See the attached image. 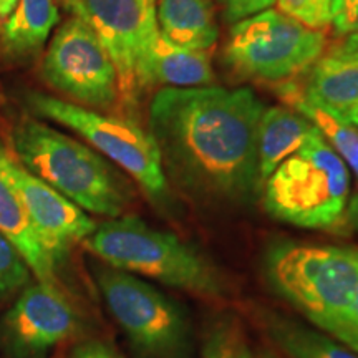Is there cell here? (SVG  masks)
<instances>
[{
    "instance_id": "cell-32",
    "label": "cell",
    "mask_w": 358,
    "mask_h": 358,
    "mask_svg": "<svg viewBox=\"0 0 358 358\" xmlns=\"http://www.w3.org/2000/svg\"><path fill=\"white\" fill-rule=\"evenodd\" d=\"M343 120H345V122H348L350 124H353L355 128H358V105L353 106V108L348 111Z\"/></svg>"
},
{
    "instance_id": "cell-27",
    "label": "cell",
    "mask_w": 358,
    "mask_h": 358,
    "mask_svg": "<svg viewBox=\"0 0 358 358\" xmlns=\"http://www.w3.org/2000/svg\"><path fill=\"white\" fill-rule=\"evenodd\" d=\"M342 342L350 347L352 350L358 352V285H357L355 299H353V303H352L350 317H348V322H347L345 335H343Z\"/></svg>"
},
{
    "instance_id": "cell-14",
    "label": "cell",
    "mask_w": 358,
    "mask_h": 358,
    "mask_svg": "<svg viewBox=\"0 0 358 358\" xmlns=\"http://www.w3.org/2000/svg\"><path fill=\"white\" fill-rule=\"evenodd\" d=\"M213 82L214 71L209 50L179 47L159 32L143 69V92L158 85L163 88H192L209 87Z\"/></svg>"
},
{
    "instance_id": "cell-17",
    "label": "cell",
    "mask_w": 358,
    "mask_h": 358,
    "mask_svg": "<svg viewBox=\"0 0 358 358\" xmlns=\"http://www.w3.org/2000/svg\"><path fill=\"white\" fill-rule=\"evenodd\" d=\"M259 320L267 337L290 358H358V352L332 335L284 313L264 310Z\"/></svg>"
},
{
    "instance_id": "cell-11",
    "label": "cell",
    "mask_w": 358,
    "mask_h": 358,
    "mask_svg": "<svg viewBox=\"0 0 358 358\" xmlns=\"http://www.w3.org/2000/svg\"><path fill=\"white\" fill-rule=\"evenodd\" d=\"M78 315L55 284L35 282L20 290L0 317V350L8 358H45L75 334Z\"/></svg>"
},
{
    "instance_id": "cell-22",
    "label": "cell",
    "mask_w": 358,
    "mask_h": 358,
    "mask_svg": "<svg viewBox=\"0 0 358 358\" xmlns=\"http://www.w3.org/2000/svg\"><path fill=\"white\" fill-rule=\"evenodd\" d=\"M275 3L277 10L310 29L324 30L332 24V0H275Z\"/></svg>"
},
{
    "instance_id": "cell-7",
    "label": "cell",
    "mask_w": 358,
    "mask_h": 358,
    "mask_svg": "<svg viewBox=\"0 0 358 358\" xmlns=\"http://www.w3.org/2000/svg\"><path fill=\"white\" fill-rule=\"evenodd\" d=\"M95 279L110 315L138 357L194 358V327L182 303L106 264L95 267Z\"/></svg>"
},
{
    "instance_id": "cell-33",
    "label": "cell",
    "mask_w": 358,
    "mask_h": 358,
    "mask_svg": "<svg viewBox=\"0 0 358 358\" xmlns=\"http://www.w3.org/2000/svg\"><path fill=\"white\" fill-rule=\"evenodd\" d=\"M334 47H335V45H334Z\"/></svg>"
},
{
    "instance_id": "cell-13",
    "label": "cell",
    "mask_w": 358,
    "mask_h": 358,
    "mask_svg": "<svg viewBox=\"0 0 358 358\" xmlns=\"http://www.w3.org/2000/svg\"><path fill=\"white\" fill-rule=\"evenodd\" d=\"M295 82L308 101L345 118L358 105V52L327 48L302 80Z\"/></svg>"
},
{
    "instance_id": "cell-30",
    "label": "cell",
    "mask_w": 358,
    "mask_h": 358,
    "mask_svg": "<svg viewBox=\"0 0 358 358\" xmlns=\"http://www.w3.org/2000/svg\"><path fill=\"white\" fill-rule=\"evenodd\" d=\"M236 358H274V355H271V353L264 352V350H256V348L244 345V343L241 342L239 348H237Z\"/></svg>"
},
{
    "instance_id": "cell-19",
    "label": "cell",
    "mask_w": 358,
    "mask_h": 358,
    "mask_svg": "<svg viewBox=\"0 0 358 358\" xmlns=\"http://www.w3.org/2000/svg\"><path fill=\"white\" fill-rule=\"evenodd\" d=\"M277 95L290 108L301 113L319 129L325 141L332 146V150L340 158L345 161L348 169L355 174L358 181V128L353 127L338 115L317 106L302 95L301 88L295 80L275 85Z\"/></svg>"
},
{
    "instance_id": "cell-15",
    "label": "cell",
    "mask_w": 358,
    "mask_h": 358,
    "mask_svg": "<svg viewBox=\"0 0 358 358\" xmlns=\"http://www.w3.org/2000/svg\"><path fill=\"white\" fill-rule=\"evenodd\" d=\"M164 38L191 50H211L217 40L213 0H155Z\"/></svg>"
},
{
    "instance_id": "cell-23",
    "label": "cell",
    "mask_w": 358,
    "mask_h": 358,
    "mask_svg": "<svg viewBox=\"0 0 358 358\" xmlns=\"http://www.w3.org/2000/svg\"><path fill=\"white\" fill-rule=\"evenodd\" d=\"M241 345L239 335L231 322H219L204 340L199 358H236Z\"/></svg>"
},
{
    "instance_id": "cell-29",
    "label": "cell",
    "mask_w": 358,
    "mask_h": 358,
    "mask_svg": "<svg viewBox=\"0 0 358 358\" xmlns=\"http://www.w3.org/2000/svg\"><path fill=\"white\" fill-rule=\"evenodd\" d=\"M335 47L342 48V50H347V52H358V20L357 24L353 25L350 32L342 35V38L335 43Z\"/></svg>"
},
{
    "instance_id": "cell-2",
    "label": "cell",
    "mask_w": 358,
    "mask_h": 358,
    "mask_svg": "<svg viewBox=\"0 0 358 358\" xmlns=\"http://www.w3.org/2000/svg\"><path fill=\"white\" fill-rule=\"evenodd\" d=\"M272 292L342 342L358 285V248L277 243L264 256Z\"/></svg>"
},
{
    "instance_id": "cell-24",
    "label": "cell",
    "mask_w": 358,
    "mask_h": 358,
    "mask_svg": "<svg viewBox=\"0 0 358 358\" xmlns=\"http://www.w3.org/2000/svg\"><path fill=\"white\" fill-rule=\"evenodd\" d=\"M224 7V17L231 24L254 15L262 10H267L275 3V0H221Z\"/></svg>"
},
{
    "instance_id": "cell-1",
    "label": "cell",
    "mask_w": 358,
    "mask_h": 358,
    "mask_svg": "<svg viewBox=\"0 0 358 358\" xmlns=\"http://www.w3.org/2000/svg\"><path fill=\"white\" fill-rule=\"evenodd\" d=\"M266 106L249 88H161L150 133L164 171L199 198L245 203L262 189L257 128Z\"/></svg>"
},
{
    "instance_id": "cell-25",
    "label": "cell",
    "mask_w": 358,
    "mask_h": 358,
    "mask_svg": "<svg viewBox=\"0 0 358 358\" xmlns=\"http://www.w3.org/2000/svg\"><path fill=\"white\" fill-rule=\"evenodd\" d=\"M358 20V0H332V24L338 35H345Z\"/></svg>"
},
{
    "instance_id": "cell-20",
    "label": "cell",
    "mask_w": 358,
    "mask_h": 358,
    "mask_svg": "<svg viewBox=\"0 0 358 358\" xmlns=\"http://www.w3.org/2000/svg\"><path fill=\"white\" fill-rule=\"evenodd\" d=\"M57 22L55 0H19L3 22V45L13 55H32L43 47Z\"/></svg>"
},
{
    "instance_id": "cell-26",
    "label": "cell",
    "mask_w": 358,
    "mask_h": 358,
    "mask_svg": "<svg viewBox=\"0 0 358 358\" xmlns=\"http://www.w3.org/2000/svg\"><path fill=\"white\" fill-rule=\"evenodd\" d=\"M70 358H123L116 348L103 340H85L70 353Z\"/></svg>"
},
{
    "instance_id": "cell-5",
    "label": "cell",
    "mask_w": 358,
    "mask_h": 358,
    "mask_svg": "<svg viewBox=\"0 0 358 358\" xmlns=\"http://www.w3.org/2000/svg\"><path fill=\"white\" fill-rule=\"evenodd\" d=\"M262 206L277 221L299 229L343 227L350 199V169L313 127L299 151L262 185Z\"/></svg>"
},
{
    "instance_id": "cell-10",
    "label": "cell",
    "mask_w": 358,
    "mask_h": 358,
    "mask_svg": "<svg viewBox=\"0 0 358 358\" xmlns=\"http://www.w3.org/2000/svg\"><path fill=\"white\" fill-rule=\"evenodd\" d=\"M42 78L85 108L106 113L120 105L113 60L96 34L75 15L53 34L42 60Z\"/></svg>"
},
{
    "instance_id": "cell-6",
    "label": "cell",
    "mask_w": 358,
    "mask_h": 358,
    "mask_svg": "<svg viewBox=\"0 0 358 358\" xmlns=\"http://www.w3.org/2000/svg\"><path fill=\"white\" fill-rule=\"evenodd\" d=\"M25 103L37 116L80 134L103 158L127 173L151 203L159 208L171 204V189L158 143L134 120L85 108L38 92L27 93Z\"/></svg>"
},
{
    "instance_id": "cell-31",
    "label": "cell",
    "mask_w": 358,
    "mask_h": 358,
    "mask_svg": "<svg viewBox=\"0 0 358 358\" xmlns=\"http://www.w3.org/2000/svg\"><path fill=\"white\" fill-rule=\"evenodd\" d=\"M19 0H0V20H7Z\"/></svg>"
},
{
    "instance_id": "cell-12",
    "label": "cell",
    "mask_w": 358,
    "mask_h": 358,
    "mask_svg": "<svg viewBox=\"0 0 358 358\" xmlns=\"http://www.w3.org/2000/svg\"><path fill=\"white\" fill-rule=\"evenodd\" d=\"M0 173L15 189L35 236L57 266L65 261L73 245L83 243L96 229L88 213L27 171L3 148H0Z\"/></svg>"
},
{
    "instance_id": "cell-9",
    "label": "cell",
    "mask_w": 358,
    "mask_h": 358,
    "mask_svg": "<svg viewBox=\"0 0 358 358\" xmlns=\"http://www.w3.org/2000/svg\"><path fill=\"white\" fill-rule=\"evenodd\" d=\"M106 48L118 75L120 105L136 106L145 62L159 35L155 0H65Z\"/></svg>"
},
{
    "instance_id": "cell-4",
    "label": "cell",
    "mask_w": 358,
    "mask_h": 358,
    "mask_svg": "<svg viewBox=\"0 0 358 358\" xmlns=\"http://www.w3.org/2000/svg\"><path fill=\"white\" fill-rule=\"evenodd\" d=\"M82 244L103 264L128 274L201 297L216 299L224 294L217 267L201 250L136 216L100 224Z\"/></svg>"
},
{
    "instance_id": "cell-21",
    "label": "cell",
    "mask_w": 358,
    "mask_h": 358,
    "mask_svg": "<svg viewBox=\"0 0 358 358\" xmlns=\"http://www.w3.org/2000/svg\"><path fill=\"white\" fill-rule=\"evenodd\" d=\"M32 275L20 250L0 232V301L27 287Z\"/></svg>"
},
{
    "instance_id": "cell-3",
    "label": "cell",
    "mask_w": 358,
    "mask_h": 358,
    "mask_svg": "<svg viewBox=\"0 0 358 358\" xmlns=\"http://www.w3.org/2000/svg\"><path fill=\"white\" fill-rule=\"evenodd\" d=\"M10 138L22 166L85 213L113 219L131 204L127 179L92 146L34 118L17 123Z\"/></svg>"
},
{
    "instance_id": "cell-28",
    "label": "cell",
    "mask_w": 358,
    "mask_h": 358,
    "mask_svg": "<svg viewBox=\"0 0 358 358\" xmlns=\"http://www.w3.org/2000/svg\"><path fill=\"white\" fill-rule=\"evenodd\" d=\"M343 227L350 231H358V192L348 199L345 219H343Z\"/></svg>"
},
{
    "instance_id": "cell-18",
    "label": "cell",
    "mask_w": 358,
    "mask_h": 358,
    "mask_svg": "<svg viewBox=\"0 0 358 358\" xmlns=\"http://www.w3.org/2000/svg\"><path fill=\"white\" fill-rule=\"evenodd\" d=\"M0 232L20 250L40 282L55 284L58 266L35 236L24 206L6 176L0 173Z\"/></svg>"
},
{
    "instance_id": "cell-8",
    "label": "cell",
    "mask_w": 358,
    "mask_h": 358,
    "mask_svg": "<svg viewBox=\"0 0 358 358\" xmlns=\"http://www.w3.org/2000/svg\"><path fill=\"white\" fill-rule=\"evenodd\" d=\"M327 47L324 30L267 8L232 25L224 57L239 75L279 85L302 77Z\"/></svg>"
},
{
    "instance_id": "cell-16",
    "label": "cell",
    "mask_w": 358,
    "mask_h": 358,
    "mask_svg": "<svg viewBox=\"0 0 358 358\" xmlns=\"http://www.w3.org/2000/svg\"><path fill=\"white\" fill-rule=\"evenodd\" d=\"M312 131L313 124L292 108H264L257 128V161L262 185L282 161L301 150Z\"/></svg>"
}]
</instances>
